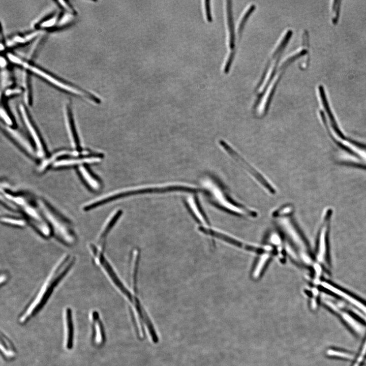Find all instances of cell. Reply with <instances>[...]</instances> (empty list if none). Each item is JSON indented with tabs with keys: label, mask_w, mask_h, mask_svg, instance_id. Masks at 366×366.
Segmentation results:
<instances>
[{
	"label": "cell",
	"mask_w": 366,
	"mask_h": 366,
	"mask_svg": "<svg viewBox=\"0 0 366 366\" xmlns=\"http://www.w3.org/2000/svg\"><path fill=\"white\" fill-rule=\"evenodd\" d=\"M69 104H67L65 108V121L66 128L72 145L77 150H81L80 141L77 132Z\"/></svg>",
	"instance_id": "obj_13"
},
{
	"label": "cell",
	"mask_w": 366,
	"mask_h": 366,
	"mask_svg": "<svg viewBox=\"0 0 366 366\" xmlns=\"http://www.w3.org/2000/svg\"><path fill=\"white\" fill-rule=\"evenodd\" d=\"M1 222L12 226L23 227L27 224L23 217L5 215L1 218Z\"/></svg>",
	"instance_id": "obj_19"
},
{
	"label": "cell",
	"mask_w": 366,
	"mask_h": 366,
	"mask_svg": "<svg viewBox=\"0 0 366 366\" xmlns=\"http://www.w3.org/2000/svg\"><path fill=\"white\" fill-rule=\"evenodd\" d=\"M1 115L2 118L8 125V127H11L13 126L14 122L9 113L2 108L1 109Z\"/></svg>",
	"instance_id": "obj_24"
},
{
	"label": "cell",
	"mask_w": 366,
	"mask_h": 366,
	"mask_svg": "<svg viewBox=\"0 0 366 366\" xmlns=\"http://www.w3.org/2000/svg\"><path fill=\"white\" fill-rule=\"evenodd\" d=\"M78 172L84 182L90 189L97 191L100 189V180L87 167L84 165L80 166L78 168Z\"/></svg>",
	"instance_id": "obj_17"
},
{
	"label": "cell",
	"mask_w": 366,
	"mask_h": 366,
	"mask_svg": "<svg viewBox=\"0 0 366 366\" xmlns=\"http://www.w3.org/2000/svg\"><path fill=\"white\" fill-rule=\"evenodd\" d=\"M320 284L323 287L326 288L336 295L343 298L349 302H350L356 308L359 309V310L362 311L364 314H366V305L357 298L352 295L351 294L328 282L321 281Z\"/></svg>",
	"instance_id": "obj_12"
},
{
	"label": "cell",
	"mask_w": 366,
	"mask_h": 366,
	"mask_svg": "<svg viewBox=\"0 0 366 366\" xmlns=\"http://www.w3.org/2000/svg\"><path fill=\"white\" fill-rule=\"evenodd\" d=\"M327 355L331 357L345 358L346 359H351L353 358V356L351 354L333 349L328 350L327 351Z\"/></svg>",
	"instance_id": "obj_22"
},
{
	"label": "cell",
	"mask_w": 366,
	"mask_h": 366,
	"mask_svg": "<svg viewBox=\"0 0 366 366\" xmlns=\"http://www.w3.org/2000/svg\"><path fill=\"white\" fill-rule=\"evenodd\" d=\"M121 213L122 211L121 210H117L107 220L106 223L103 226L99 234L97 242L95 243L99 250L104 251L108 235L118 220Z\"/></svg>",
	"instance_id": "obj_15"
},
{
	"label": "cell",
	"mask_w": 366,
	"mask_h": 366,
	"mask_svg": "<svg viewBox=\"0 0 366 366\" xmlns=\"http://www.w3.org/2000/svg\"><path fill=\"white\" fill-rule=\"evenodd\" d=\"M269 257V254H268V253H265L261 257L254 271V277H258V275L261 273L260 272L262 270Z\"/></svg>",
	"instance_id": "obj_21"
},
{
	"label": "cell",
	"mask_w": 366,
	"mask_h": 366,
	"mask_svg": "<svg viewBox=\"0 0 366 366\" xmlns=\"http://www.w3.org/2000/svg\"><path fill=\"white\" fill-rule=\"evenodd\" d=\"M366 357V339L363 344L362 347L359 353L355 362L352 366H361Z\"/></svg>",
	"instance_id": "obj_23"
},
{
	"label": "cell",
	"mask_w": 366,
	"mask_h": 366,
	"mask_svg": "<svg viewBox=\"0 0 366 366\" xmlns=\"http://www.w3.org/2000/svg\"><path fill=\"white\" fill-rule=\"evenodd\" d=\"M19 110L23 123L36 147L38 156L41 157L46 156L47 154L46 146L37 127L30 118L29 115L23 105H20Z\"/></svg>",
	"instance_id": "obj_8"
},
{
	"label": "cell",
	"mask_w": 366,
	"mask_h": 366,
	"mask_svg": "<svg viewBox=\"0 0 366 366\" xmlns=\"http://www.w3.org/2000/svg\"><path fill=\"white\" fill-rule=\"evenodd\" d=\"M8 279V274L6 272H2L1 276V285H3L4 284H5Z\"/></svg>",
	"instance_id": "obj_28"
},
{
	"label": "cell",
	"mask_w": 366,
	"mask_h": 366,
	"mask_svg": "<svg viewBox=\"0 0 366 366\" xmlns=\"http://www.w3.org/2000/svg\"><path fill=\"white\" fill-rule=\"evenodd\" d=\"M58 2L60 3V5L67 11L71 13H73V12H74L73 9L70 7L69 5H68V4L66 2L59 1H58Z\"/></svg>",
	"instance_id": "obj_27"
},
{
	"label": "cell",
	"mask_w": 366,
	"mask_h": 366,
	"mask_svg": "<svg viewBox=\"0 0 366 366\" xmlns=\"http://www.w3.org/2000/svg\"><path fill=\"white\" fill-rule=\"evenodd\" d=\"M102 155L95 154L78 157L66 158L59 160L53 163L54 168H64L75 165H84L87 164H94L100 161Z\"/></svg>",
	"instance_id": "obj_9"
},
{
	"label": "cell",
	"mask_w": 366,
	"mask_h": 366,
	"mask_svg": "<svg viewBox=\"0 0 366 366\" xmlns=\"http://www.w3.org/2000/svg\"><path fill=\"white\" fill-rule=\"evenodd\" d=\"M76 257L71 254H65L58 261L43 284L19 317L21 324L26 323L44 307L54 289L71 270Z\"/></svg>",
	"instance_id": "obj_1"
},
{
	"label": "cell",
	"mask_w": 366,
	"mask_h": 366,
	"mask_svg": "<svg viewBox=\"0 0 366 366\" xmlns=\"http://www.w3.org/2000/svg\"><path fill=\"white\" fill-rule=\"evenodd\" d=\"M292 207L289 205H284L275 210L272 214L273 217L279 220L283 224L287 234L291 238L297 248L301 259L307 264L312 263L309 247L304 239L291 221L290 215L292 213Z\"/></svg>",
	"instance_id": "obj_4"
},
{
	"label": "cell",
	"mask_w": 366,
	"mask_h": 366,
	"mask_svg": "<svg viewBox=\"0 0 366 366\" xmlns=\"http://www.w3.org/2000/svg\"><path fill=\"white\" fill-rule=\"evenodd\" d=\"M254 9V6L253 5L250 6L249 9L246 11L244 15H243L242 17L241 18L240 21L239 23L238 26V31L240 32L241 29H242L243 24L246 22L248 17H249V15L251 13L252 11Z\"/></svg>",
	"instance_id": "obj_25"
},
{
	"label": "cell",
	"mask_w": 366,
	"mask_h": 366,
	"mask_svg": "<svg viewBox=\"0 0 366 366\" xmlns=\"http://www.w3.org/2000/svg\"><path fill=\"white\" fill-rule=\"evenodd\" d=\"M206 186L208 188L207 193L212 199V202L218 207L237 215L252 217L257 215L253 209L235 201L224 184L216 177H210L206 182Z\"/></svg>",
	"instance_id": "obj_3"
},
{
	"label": "cell",
	"mask_w": 366,
	"mask_h": 366,
	"mask_svg": "<svg viewBox=\"0 0 366 366\" xmlns=\"http://www.w3.org/2000/svg\"><path fill=\"white\" fill-rule=\"evenodd\" d=\"M89 318L93 329V341L97 346L102 345L105 341V334L99 313L95 310L92 311Z\"/></svg>",
	"instance_id": "obj_14"
},
{
	"label": "cell",
	"mask_w": 366,
	"mask_h": 366,
	"mask_svg": "<svg viewBox=\"0 0 366 366\" xmlns=\"http://www.w3.org/2000/svg\"><path fill=\"white\" fill-rule=\"evenodd\" d=\"M330 212L324 215L318 233L316 252V264L315 277L320 278L324 268L328 267V235L330 220Z\"/></svg>",
	"instance_id": "obj_6"
},
{
	"label": "cell",
	"mask_w": 366,
	"mask_h": 366,
	"mask_svg": "<svg viewBox=\"0 0 366 366\" xmlns=\"http://www.w3.org/2000/svg\"><path fill=\"white\" fill-rule=\"evenodd\" d=\"M64 330V347L68 350H71L74 344V329L71 309L67 307L63 314Z\"/></svg>",
	"instance_id": "obj_11"
},
{
	"label": "cell",
	"mask_w": 366,
	"mask_h": 366,
	"mask_svg": "<svg viewBox=\"0 0 366 366\" xmlns=\"http://www.w3.org/2000/svg\"><path fill=\"white\" fill-rule=\"evenodd\" d=\"M20 65H21L24 68L29 69L30 71L33 72L35 74L41 76L42 78H44L51 83L53 84V85L56 86L60 88H62L67 92H70L78 96L83 97L87 96L90 99H93L94 101H95L97 103H100V100L98 98H95L90 97L82 90H81L76 87L71 86L69 84L62 82L61 80H59L57 78H56L54 77L51 76V75L47 74V73L43 71L42 70H40L37 67L32 66L31 65L26 62H22V60H21Z\"/></svg>",
	"instance_id": "obj_7"
},
{
	"label": "cell",
	"mask_w": 366,
	"mask_h": 366,
	"mask_svg": "<svg viewBox=\"0 0 366 366\" xmlns=\"http://www.w3.org/2000/svg\"><path fill=\"white\" fill-rule=\"evenodd\" d=\"M6 132L27 154L33 157L37 155L34 147L21 134L10 127H6Z\"/></svg>",
	"instance_id": "obj_16"
},
{
	"label": "cell",
	"mask_w": 366,
	"mask_h": 366,
	"mask_svg": "<svg viewBox=\"0 0 366 366\" xmlns=\"http://www.w3.org/2000/svg\"><path fill=\"white\" fill-rule=\"evenodd\" d=\"M204 7L206 19L208 22H211L212 21V18L211 13L210 1H204Z\"/></svg>",
	"instance_id": "obj_26"
},
{
	"label": "cell",
	"mask_w": 366,
	"mask_h": 366,
	"mask_svg": "<svg viewBox=\"0 0 366 366\" xmlns=\"http://www.w3.org/2000/svg\"><path fill=\"white\" fill-rule=\"evenodd\" d=\"M323 302L326 304L330 310L338 314L345 323H347L355 332L361 334L362 332L363 328L360 324L348 313L340 307L331 299L325 298L323 299Z\"/></svg>",
	"instance_id": "obj_10"
},
{
	"label": "cell",
	"mask_w": 366,
	"mask_h": 366,
	"mask_svg": "<svg viewBox=\"0 0 366 366\" xmlns=\"http://www.w3.org/2000/svg\"><path fill=\"white\" fill-rule=\"evenodd\" d=\"M227 14L229 32V46L230 48H232L234 47V33L231 5L230 4H227Z\"/></svg>",
	"instance_id": "obj_20"
},
{
	"label": "cell",
	"mask_w": 366,
	"mask_h": 366,
	"mask_svg": "<svg viewBox=\"0 0 366 366\" xmlns=\"http://www.w3.org/2000/svg\"><path fill=\"white\" fill-rule=\"evenodd\" d=\"M1 349L5 358H12L16 356V350L11 341L2 333L1 338Z\"/></svg>",
	"instance_id": "obj_18"
},
{
	"label": "cell",
	"mask_w": 366,
	"mask_h": 366,
	"mask_svg": "<svg viewBox=\"0 0 366 366\" xmlns=\"http://www.w3.org/2000/svg\"><path fill=\"white\" fill-rule=\"evenodd\" d=\"M37 202L52 229L53 237L65 246H73L77 236L71 222L45 201L39 199Z\"/></svg>",
	"instance_id": "obj_2"
},
{
	"label": "cell",
	"mask_w": 366,
	"mask_h": 366,
	"mask_svg": "<svg viewBox=\"0 0 366 366\" xmlns=\"http://www.w3.org/2000/svg\"><path fill=\"white\" fill-rule=\"evenodd\" d=\"M219 143L222 150L237 162L265 191L270 194H276V189L271 182L248 162L229 143L224 140H220Z\"/></svg>",
	"instance_id": "obj_5"
},
{
	"label": "cell",
	"mask_w": 366,
	"mask_h": 366,
	"mask_svg": "<svg viewBox=\"0 0 366 366\" xmlns=\"http://www.w3.org/2000/svg\"><path fill=\"white\" fill-rule=\"evenodd\" d=\"M55 22V18H51L49 21L43 22L42 26L43 27H48L52 25Z\"/></svg>",
	"instance_id": "obj_29"
}]
</instances>
